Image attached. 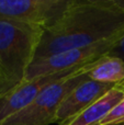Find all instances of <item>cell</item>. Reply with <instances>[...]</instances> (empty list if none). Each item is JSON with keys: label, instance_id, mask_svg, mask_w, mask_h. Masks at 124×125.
<instances>
[{"label": "cell", "instance_id": "obj_7", "mask_svg": "<svg viewBox=\"0 0 124 125\" xmlns=\"http://www.w3.org/2000/svg\"><path fill=\"white\" fill-rule=\"evenodd\" d=\"M113 87L115 86L101 83L87 78L63 100L56 113L55 123L57 125H68Z\"/></svg>", "mask_w": 124, "mask_h": 125}, {"label": "cell", "instance_id": "obj_1", "mask_svg": "<svg viewBox=\"0 0 124 125\" xmlns=\"http://www.w3.org/2000/svg\"><path fill=\"white\" fill-rule=\"evenodd\" d=\"M123 33L120 0H70L63 15L44 30L34 61L119 39Z\"/></svg>", "mask_w": 124, "mask_h": 125}, {"label": "cell", "instance_id": "obj_4", "mask_svg": "<svg viewBox=\"0 0 124 125\" xmlns=\"http://www.w3.org/2000/svg\"><path fill=\"white\" fill-rule=\"evenodd\" d=\"M70 0H0V20L52 26L66 11Z\"/></svg>", "mask_w": 124, "mask_h": 125}, {"label": "cell", "instance_id": "obj_8", "mask_svg": "<svg viewBox=\"0 0 124 125\" xmlns=\"http://www.w3.org/2000/svg\"><path fill=\"white\" fill-rule=\"evenodd\" d=\"M124 98V89L115 86L88 106L68 125H100L112 109Z\"/></svg>", "mask_w": 124, "mask_h": 125}, {"label": "cell", "instance_id": "obj_9", "mask_svg": "<svg viewBox=\"0 0 124 125\" xmlns=\"http://www.w3.org/2000/svg\"><path fill=\"white\" fill-rule=\"evenodd\" d=\"M87 76L89 79L101 83L121 86L124 83V62L107 54L94 62Z\"/></svg>", "mask_w": 124, "mask_h": 125}, {"label": "cell", "instance_id": "obj_11", "mask_svg": "<svg viewBox=\"0 0 124 125\" xmlns=\"http://www.w3.org/2000/svg\"><path fill=\"white\" fill-rule=\"evenodd\" d=\"M108 54L119 57V58H121L124 62V33L122 34V36L119 39V41L112 46V48L110 50V52ZM120 87H122L124 89V83L121 84Z\"/></svg>", "mask_w": 124, "mask_h": 125}, {"label": "cell", "instance_id": "obj_6", "mask_svg": "<svg viewBox=\"0 0 124 125\" xmlns=\"http://www.w3.org/2000/svg\"><path fill=\"white\" fill-rule=\"evenodd\" d=\"M86 66L68 69L61 73H53V75L42 76L32 80H24L11 91L7 92L3 95H0V124L10 116H12L13 114L20 112L28 105H30L36 99L37 95L51 83L69 77L76 73L77 71L81 70Z\"/></svg>", "mask_w": 124, "mask_h": 125}, {"label": "cell", "instance_id": "obj_5", "mask_svg": "<svg viewBox=\"0 0 124 125\" xmlns=\"http://www.w3.org/2000/svg\"><path fill=\"white\" fill-rule=\"evenodd\" d=\"M119 39L110 40V41L90 45L87 47L65 51V52L57 53L45 58L33 61L26 71L25 80H32L42 76L53 75V73L94 62L100 57L107 55L112 48V46L119 41Z\"/></svg>", "mask_w": 124, "mask_h": 125}, {"label": "cell", "instance_id": "obj_12", "mask_svg": "<svg viewBox=\"0 0 124 125\" xmlns=\"http://www.w3.org/2000/svg\"><path fill=\"white\" fill-rule=\"evenodd\" d=\"M120 1H121V3H122V6L124 7V1H123V0H120Z\"/></svg>", "mask_w": 124, "mask_h": 125}, {"label": "cell", "instance_id": "obj_3", "mask_svg": "<svg viewBox=\"0 0 124 125\" xmlns=\"http://www.w3.org/2000/svg\"><path fill=\"white\" fill-rule=\"evenodd\" d=\"M94 62L81 70L47 86L36 99L22 111L13 114L0 125H50L55 123L56 113L63 100L88 78L87 73Z\"/></svg>", "mask_w": 124, "mask_h": 125}, {"label": "cell", "instance_id": "obj_2", "mask_svg": "<svg viewBox=\"0 0 124 125\" xmlns=\"http://www.w3.org/2000/svg\"><path fill=\"white\" fill-rule=\"evenodd\" d=\"M43 32L40 26L0 20V95L25 80Z\"/></svg>", "mask_w": 124, "mask_h": 125}, {"label": "cell", "instance_id": "obj_10", "mask_svg": "<svg viewBox=\"0 0 124 125\" xmlns=\"http://www.w3.org/2000/svg\"><path fill=\"white\" fill-rule=\"evenodd\" d=\"M100 125H124V98L112 109Z\"/></svg>", "mask_w": 124, "mask_h": 125}]
</instances>
